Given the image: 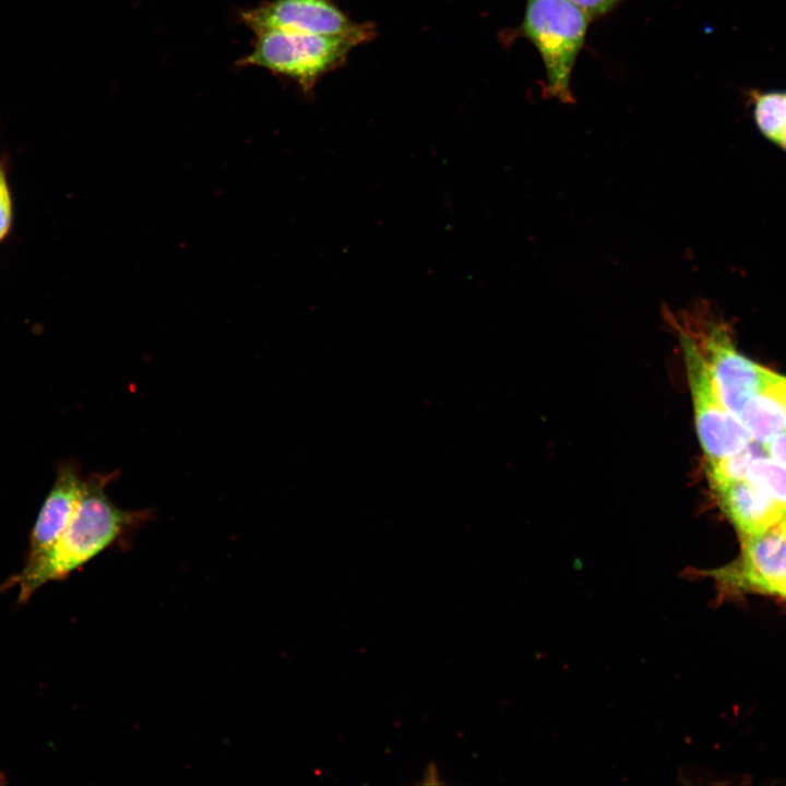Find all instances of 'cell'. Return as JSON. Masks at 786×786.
I'll use <instances>...</instances> for the list:
<instances>
[{
    "label": "cell",
    "instance_id": "8fae6325",
    "mask_svg": "<svg viewBox=\"0 0 786 786\" xmlns=\"http://www.w3.org/2000/svg\"><path fill=\"white\" fill-rule=\"evenodd\" d=\"M746 480L771 497L786 514V466L765 455L747 468Z\"/></svg>",
    "mask_w": 786,
    "mask_h": 786
},
{
    "label": "cell",
    "instance_id": "2e32d148",
    "mask_svg": "<svg viewBox=\"0 0 786 786\" xmlns=\"http://www.w3.org/2000/svg\"><path fill=\"white\" fill-rule=\"evenodd\" d=\"M422 784L425 785H438L441 784L440 774L438 767L429 763L422 772Z\"/></svg>",
    "mask_w": 786,
    "mask_h": 786
},
{
    "label": "cell",
    "instance_id": "5b68a950",
    "mask_svg": "<svg viewBox=\"0 0 786 786\" xmlns=\"http://www.w3.org/2000/svg\"><path fill=\"white\" fill-rule=\"evenodd\" d=\"M740 557L708 574L726 593L783 596L786 586V528L782 524L741 537Z\"/></svg>",
    "mask_w": 786,
    "mask_h": 786
},
{
    "label": "cell",
    "instance_id": "4fadbf2b",
    "mask_svg": "<svg viewBox=\"0 0 786 786\" xmlns=\"http://www.w3.org/2000/svg\"><path fill=\"white\" fill-rule=\"evenodd\" d=\"M12 224V198L5 165L0 159V241L5 238Z\"/></svg>",
    "mask_w": 786,
    "mask_h": 786
},
{
    "label": "cell",
    "instance_id": "277c9868",
    "mask_svg": "<svg viewBox=\"0 0 786 786\" xmlns=\"http://www.w3.org/2000/svg\"><path fill=\"white\" fill-rule=\"evenodd\" d=\"M676 333L683 354L696 432L707 462L736 454L752 441L751 437L720 401L694 343L686 334Z\"/></svg>",
    "mask_w": 786,
    "mask_h": 786
},
{
    "label": "cell",
    "instance_id": "6da1fadb",
    "mask_svg": "<svg viewBox=\"0 0 786 786\" xmlns=\"http://www.w3.org/2000/svg\"><path fill=\"white\" fill-rule=\"evenodd\" d=\"M111 479L112 474L84 479L75 512L57 541L34 568L9 577L2 590L17 587L19 602L26 603L43 584L67 576L148 517L147 510H123L110 500L106 488Z\"/></svg>",
    "mask_w": 786,
    "mask_h": 786
},
{
    "label": "cell",
    "instance_id": "9a60e30c",
    "mask_svg": "<svg viewBox=\"0 0 786 786\" xmlns=\"http://www.w3.org/2000/svg\"><path fill=\"white\" fill-rule=\"evenodd\" d=\"M765 454L786 466V429L762 444Z\"/></svg>",
    "mask_w": 786,
    "mask_h": 786
},
{
    "label": "cell",
    "instance_id": "7c38bea8",
    "mask_svg": "<svg viewBox=\"0 0 786 786\" xmlns=\"http://www.w3.org/2000/svg\"><path fill=\"white\" fill-rule=\"evenodd\" d=\"M764 454L762 444L752 441L736 454L707 462V477L711 486L716 490L731 483L745 480L750 463Z\"/></svg>",
    "mask_w": 786,
    "mask_h": 786
},
{
    "label": "cell",
    "instance_id": "52a82bcc",
    "mask_svg": "<svg viewBox=\"0 0 786 786\" xmlns=\"http://www.w3.org/2000/svg\"><path fill=\"white\" fill-rule=\"evenodd\" d=\"M84 479L76 464L62 463L33 526L22 570L34 568L62 534L78 507Z\"/></svg>",
    "mask_w": 786,
    "mask_h": 786
},
{
    "label": "cell",
    "instance_id": "30bf717a",
    "mask_svg": "<svg viewBox=\"0 0 786 786\" xmlns=\"http://www.w3.org/2000/svg\"><path fill=\"white\" fill-rule=\"evenodd\" d=\"M752 120L760 133L786 152V91H746Z\"/></svg>",
    "mask_w": 786,
    "mask_h": 786
},
{
    "label": "cell",
    "instance_id": "3957f363",
    "mask_svg": "<svg viewBox=\"0 0 786 786\" xmlns=\"http://www.w3.org/2000/svg\"><path fill=\"white\" fill-rule=\"evenodd\" d=\"M251 52L241 66L266 69L311 90L326 73L340 68L358 45L371 40L362 35H321L284 29L254 32Z\"/></svg>",
    "mask_w": 786,
    "mask_h": 786
},
{
    "label": "cell",
    "instance_id": "7a4b0ae2",
    "mask_svg": "<svg viewBox=\"0 0 786 786\" xmlns=\"http://www.w3.org/2000/svg\"><path fill=\"white\" fill-rule=\"evenodd\" d=\"M590 20L586 12L568 0H526L524 17L514 36L528 39L543 59L546 70L543 96L575 103L570 88L571 73Z\"/></svg>",
    "mask_w": 786,
    "mask_h": 786
},
{
    "label": "cell",
    "instance_id": "5bb4252c",
    "mask_svg": "<svg viewBox=\"0 0 786 786\" xmlns=\"http://www.w3.org/2000/svg\"><path fill=\"white\" fill-rule=\"evenodd\" d=\"M591 17L600 16L611 11L623 0H568Z\"/></svg>",
    "mask_w": 786,
    "mask_h": 786
},
{
    "label": "cell",
    "instance_id": "ba28073f",
    "mask_svg": "<svg viewBox=\"0 0 786 786\" xmlns=\"http://www.w3.org/2000/svg\"><path fill=\"white\" fill-rule=\"evenodd\" d=\"M715 491L720 507L741 537L763 533L779 524L786 528V514L783 509L746 479Z\"/></svg>",
    "mask_w": 786,
    "mask_h": 786
},
{
    "label": "cell",
    "instance_id": "9c48e42d",
    "mask_svg": "<svg viewBox=\"0 0 786 786\" xmlns=\"http://www.w3.org/2000/svg\"><path fill=\"white\" fill-rule=\"evenodd\" d=\"M738 419L751 440L765 443L786 429V378L773 373L767 384L743 405Z\"/></svg>",
    "mask_w": 786,
    "mask_h": 786
},
{
    "label": "cell",
    "instance_id": "8992f818",
    "mask_svg": "<svg viewBox=\"0 0 786 786\" xmlns=\"http://www.w3.org/2000/svg\"><path fill=\"white\" fill-rule=\"evenodd\" d=\"M243 23L259 32L284 29L321 35H362L373 38L374 26L353 22L334 0H273L241 13Z\"/></svg>",
    "mask_w": 786,
    "mask_h": 786
}]
</instances>
